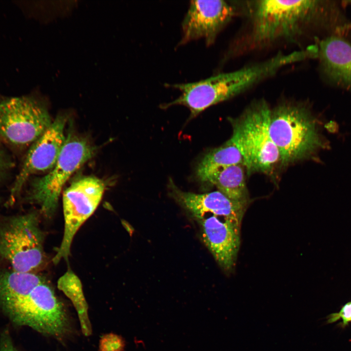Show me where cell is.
Returning a JSON list of instances; mask_svg holds the SVG:
<instances>
[{
  "label": "cell",
  "instance_id": "obj_15",
  "mask_svg": "<svg viewBox=\"0 0 351 351\" xmlns=\"http://www.w3.org/2000/svg\"><path fill=\"white\" fill-rule=\"evenodd\" d=\"M43 279L34 273L14 270L0 273V303L5 311L20 302L29 295Z\"/></svg>",
  "mask_w": 351,
  "mask_h": 351
},
{
  "label": "cell",
  "instance_id": "obj_9",
  "mask_svg": "<svg viewBox=\"0 0 351 351\" xmlns=\"http://www.w3.org/2000/svg\"><path fill=\"white\" fill-rule=\"evenodd\" d=\"M104 181L86 176L73 182L63 192L64 234L61 244L53 259L58 264L67 260L73 238L84 222L94 213L101 200Z\"/></svg>",
  "mask_w": 351,
  "mask_h": 351
},
{
  "label": "cell",
  "instance_id": "obj_13",
  "mask_svg": "<svg viewBox=\"0 0 351 351\" xmlns=\"http://www.w3.org/2000/svg\"><path fill=\"white\" fill-rule=\"evenodd\" d=\"M170 195L195 219L211 214L241 222L248 203L230 199L218 191L204 194L184 192L170 179Z\"/></svg>",
  "mask_w": 351,
  "mask_h": 351
},
{
  "label": "cell",
  "instance_id": "obj_23",
  "mask_svg": "<svg viewBox=\"0 0 351 351\" xmlns=\"http://www.w3.org/2000/svg\"><path fill=\"white\" fill-rule=\"evenodd\" d=\"M342 3L346 5H351V0L342 1Z\"/></svg>",
  "mask_w": 351,
  "mask_h": 351
},
{
  "label": "cell",
  "instance_id": "obj_12",
  "mask_svg": "<svg viewBox=\"0 0 351 351\" xmlns=\"http://www.w3.org/2000/svg\"><path fill=\"white\" fill-rule=\"evenodd\" d=\"M216 215L196 218L202 237L215 261L226 272L233 270L240 244L241 223Z\"/></svg>",
  "mask_w": 351,
  "mask_h": 351
},
{
  "label": "cell",
  "instance_id": "obj_8",
  "mask_svg": "<svg viewBox=\"0 0 351 351\" xmlns=\"http://www.w3.org/2000/svg\"><path fill=\"white\" fill-rule=\"evenodd\" d=\"M52 122L46 107L33 98H12L0 101V138L13 146L32 145Z\"/></svg>",
  "mask_w": 351,
  "mask_h": 351
},
{
  "label": "cell",
  "instance_id": "obj_5",
  "mask_svg": "<svg viewBox=\"0 0 351 351\" xmlns=\"http://www.w3.org/2000/svg\"><path fill=\"white\" fill-rule=\"evenodd\" d=\"M17 324L64 342L73 333L66 308L45 282L36 286L24 299L5 311Z\"/></svg>",
  "mask_w": 351,
  "mask_h": 351
},
{
  "label": "cell",
  "instance_id": "obj_16",
  "mask_svg": "<svg viewBox=\"0 0 351 351\" xmlns=\"http://www.w3.org/2000/svg\"><path fill=\"white\" fill-rule=\"evenodd\" d=\"M237 164L243 165V158L230 138L223 144L212 150L204 156L197 166L196 175L202 181L208 182L218 171Z\"/></svg>",
  "mask_w": 351,
  "mask_h": 351
},
{
  "label": "cell",
  "instance_id": "obj_4",
  "mask_svg": "<svg viewBox=\"0 0 351 351\" xmlns=\"http://www.w3.org/2000/svg\"><path fill=\"white\" fill-rule=\"evenodd\" d=\"M271 108L264 100L255 101L235 119H231V138L239 150L248 175L269 173L279 161L270 133Z\"/></svg>",
  "mask_w": 351,
  "mask_h": 351
},
{
  "label": "cell",
  "instance_id": "obj_20",
  "mask_svg": "<svg viewBox=\"0 0 351 351\" xmlns=\"http://www.w3.org/2000/svg\"><path fill=\"white\" fill-rule=\"evenodd\" d=\"M341 319L340 326L345 328L351 322V301L345 304L337 312H333L327 316V322L333 323Z\"/></svg>",
  "mask_w": 351,
  "mask_h": 351
},
{
  "label": "cell",
  "instance_id": "obj_7",
  "mask_svg": "<svg viewBox=\"0 0 351 351\" xmlns=\"http://www.w3.org/2000/svg\"><path fill=\"white\" fill-rule=\"evenodd\" d=\"M95 148L85 138L69 135L54 167L32 182L29 197L48 217L54 214L61 190L69 177L91 159Z\"/></svg>",
  "mask_w": 351,
  "mask_h": 351
},
{
  "label": "cell",
  "instance_id": "obj_19",
  "mask_svg": "<svg viewBox=\"0 0 351 351\" xmlns=\"http://www.w3.org/2000/svg\"><path fill=\"white\" fill-rule=\"evenodd\" d=\"M125 347V340L121 336L110 333L102 336L99 351H124Z\"/></svg>",
  "mask_w": 351,
  "mask_h": 351
},
{
  "label": "cell",
  "instance_id": "obj_2",
  "mask_svg": "<svg viewBox=\"0 0 351 351\" xmlns=\"http://www.w3.org/2000/svg\"><path fill=\"white\" fill-rule=\"evenodd\" d=\"M280 69L278 60L271 57L198 81L171 85L179 90L181 95L162 105L163 108L176 105L186 106L190 111L192 118L208 107L234 98L273 77Z\"/></svg>",
  "mask_w": 351,
  "mask_h": 351
},
{
  "label": "cell",
  "instance_id": "obj_17",
  "mask_svg": "<svg viewBox=\"0 0 351 351\" xmlns=\"http://www.w3.org/2000/svg\"><path fill=\"white\" fill-rule=\"evenodd\" d=\"M243 164L223 168L214 174L208 182L231 200L249 203Z\"/></svg>",
  "mask_w": 351,
  "mask_h": 351
},
{
  "label": "cell",
  "instance_id": "obj_22",
  "mask_svg": "<svg viewBox=\"0 0 351 351\" xmlns=\"http://www.w3.org/2000/svg\"><path fill=\"white\" fill-rule=\"evenodd\" d=\"M0 351H18L14 346L7 332L2 334L0 339Z\"/></svg>",
  "mask_w": 351,
  "mask_h": 351
},
{
  "label": "cell",
  "instance_id": "obj_14",
  "mask_svg": "<svg viewBox=\"0 0 351 351\" xmlns=\"http://www.w3.org/2000/svg\"><path fill=\"white\" fill-rule=\"evenodd\" d=\"M316 45V58L324 79L351 92V43L341 36H330Z\"/></svg>",
  "mask_w": 351,
  "mask_h": 351
},
{
  "label": "cell",
  "instance_id": "obj_6",
  "mask_svg": "<svg viewBox=\"0 0 351 351\" xmlns=\"http://www.w3.org/2000/svg\"><path fill=\"white\" fill-rule=\"evenodd\" d=\"M43 238L35 214L8 218L0 226V257L13 270L34 273L44 260Z\"/></svg>",
  "mask_w": 351,
  "mask_h": 351
},
{
  "label": "cell",
  "instance_id": "obj_21",
  "mask_svg": "<svg viewBox=\"0 0 351 351\" xmlns=\"http://www.w3.org/2000/svg\"><path fill=\"white\" fill-rule=\"evenodd\" d=\"M11 164L8 156L0 144V183H1L6 172L10 167Z\"/></svg>",
  "mask_w": 351,
  "mask_h": 351
},
{
  "label": "cell",
  "instance_id": "obj_18",
  "mask_svg": "<svg viewBox=\"0 0 351 351\" xmlns=\"http://www.w3.org/2000/svg\"><path fill=\"white\" fill-rule=\"evenodd\" d=\"M58 288L73 303L78 317L81 331L86 336L92 332L89 318L88 305L85 298L81 281L72 271H67L58 281Z\"/></svg>",
  "mask_w": 351,
  "mask_h": 351
},
{
  "label": "cell",
  "instance_id": "obj_3",
  "mask_svg": "<svg viewBox=\"0 0 351 351\" xmlns=\"http://www.w3.org/2000/svg\"><path fill=\"white\" fill-rule=\"evenodd\" d=\"M269 129L284 166L308 159L325 146L315 118L300 104L287 102L271 109Z\"/></svg>",
  "mask_w": 351,
  "mask_h": 351
},
{
  "label": "cell",
  "instance_id": "obj_1",
  "mask_svg": "<svg viewBox=\"0 0 351 351\" xmlns=\"http://www.w3.org/2000/svg\"><path fill=\"white\" fill-rule=\"evenodd\" d=\"M246 5L250 26L245 40L249 50L292 41L315 28L332 35L345 20L335 1L260 0Z\"/></svg>",
  "mask_w": 351,
  "mask_h": 351
},
{
  "label": "cell",
  "instance_id": "obj_11",
  "mask_svg": "<svg viewBox=\"0 0 351 351\" xmlns=\"http://www.w3.org/2000/svg\"><path fill=\"white\" fill-rule=\"evenodd\" d=\"M65 116L59 115L31 146L11 191L14 199L32 175L51 170L56 164L66 141ZM12 199L11 200H12Z\"/></svg>",
  "mask_w": 351,
  "mask_h": 351
},
{
  "label": "cell",
  "instance_id": "obj_10",
  "mask_svg": "<svg viewBox=\"0 0 351 351\" xmlns=\"http://www.w3.org/2000/svg\"><path fill=\"white\" fill-rule=\"evenodd\" d=\"M230 1L192 0L182 22L180 44L203 38L207 45L214 42L220 32L237 12Z\"/></svg>",
  "mask_w": 351,
  "mask_h": 351
}]
</instances>
